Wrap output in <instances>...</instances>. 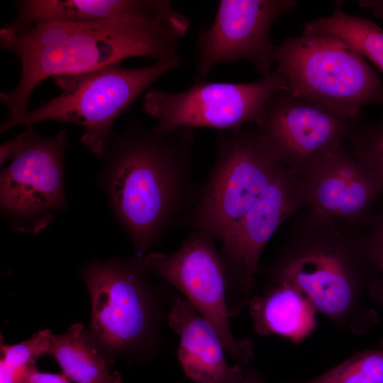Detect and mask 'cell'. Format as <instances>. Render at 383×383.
<instances>
[{"instance_id":"obj_19","label":"cell","mask_w":383,"mask_h":383,"mask_svg":"<svg viewBox=\"0 0 383 383\" xmlns=\"http://www.w3.org/2000/svg\"><path fill=\"white\" fill-rule=\"evenodd\" d=\"M341 4L336 3L330 16L306 24L303 33L330 34L340 38L383 71V29L369 19L345 13Z\"/></svg>"},{"instance_id":"obj_23","label":"cell","mask_w":383,"mask_h":383,"mask_svg":"<svg viewBox=\"0 0 383 383\" xmlns=\"http://www.w3.org/2000/svg\"><path fill=\"white\" fill-rule=\"evenodd\" d=\"M367 226L365 237L372 269L368 296L383 306V210L373 215Z\"/></svg>"},{"instance_id":"obj_16","label":"cell","mask_w":383,"mask_h":383,"mask_svg":"<svg viewBox=\"0 0 383 383\" xmlns=\"http://www.w3.org/2000/svg\"><path fill=\"white\" fill-rule=\"evenodd\" d=\"M249 312L255 332L263 336L276 335L299 343L316 327L318 313L309 298L285 282H266L261 293L255 294Z\"/></svg>"},{"instance_id":"obj_17","label":"cell","mask_w":383,"mask_h":383,"mask_svg":"<svg viewBox=\"0 0 383 383\" xmlns=\"http://www.w3.org/2000/svg\"><path fill=\"white\" fill-rule=\"evenodd\" d=\"M146 0H18L9 22L23 26L45 21L89 22L121 17L140 9Z\"/></svg>"},{"instance_id":"obj_7","label":"cell","mask_w":383,"mask_h":383,"mask_svg":"<svg viewBox=\"0 0 383 383\" xmlns=\"http://www.w3.org/2000/svg\"><path fill=\"white\" fill-rule=\"evenodd\" d=\"M277 70L295 98L354 119L368 104H383V85L365 57L330 34H306L276 46Z\"/></svg>"},{"instance_id":"obj_4","label":"cell","mask_w":383,"mask_h":383,"mask_svg":"<svg viewBox=\"0 0 383 383\" xmlns=\"http://www.w3.org/2000/svg\"><path fill=\"white\" fill-rule=\"evenodd\" d=\"M142 257L94 261L82 272L91 296L85 333L110 366L118 356L139 362L162 346L167 289L151 282Z\"/></svg>"},{"instance_id":"obj_20","label":"cell","mask_w":383,"mask_h":383,"mask_svg":"<svg viewBox=\"0 0 383 383\" xmlns=\"http://www.w3.org/2000/svg\"><path fill=\"white\" fill-rule=\"evenodd\" d=\"M51 331L41 330L26 341L1 345L0 383H23L37 359L47 354Z\"/></svg>"},{"instance_id":"obj_9","label":"cell","mask_w":383,"mask_h":383,"mask_svg":"<svg viewBox=\"0 0 383 383\" xmlns=\"http://www.w3.org/2000/svg\"><path fill=\"white\" fill-rule=\"evenodd\" d=\"M20 135L11 162L1 172L0 204L15 231L35 234L67 209L63 173L68 138L65 130L43 137L33 125Z\"/></svg>"},{"instance_id":"obj_5","label":"cell","mask_w":383,"mask_h":383,"mask_svg":"<svg viewBox=\"0 0 383 383\" xmlns=\"http://www.w3.org/2000/svg\"><path fill=\"white\" fill-rule=\"evenodd\" d=\"M179 56L137 68L121 63L89 72L53 78L62 91L12 121H4L0 132L44 121L77 124L84 128L81 142L96 156L108 152L114 122L158 79L177 68Z\"/></svg>"},{"instance_id":"obj_21","label":"cell","mask_w":383,"mask_h":383,"mask_svg":"<svg viewBox=\"0 0 383 383\" xmlns=\"http://www.w3.org/2000/svg\"><path fill=\"white\" fill-rule=\"evenodd\" d=\"M300 383H383V338L377 348L360 352L317 377Z\"/></svg>"},{"instance_id":"obj_8","label":"cell","mask_w":383,"mask_h":383,"mask_svg":"<svg viewBox=\"0 0 383 383\" xmlns=\"http://www.w3.org/2000/svg\"><path fill=\"white\" fill-rule=\"evenodd\" d=\"M287 90L285 79L276 70L249 83L197 81L179 92L151 89L144 96L143 107L157 121L152 128L157 132L194 128L223 131L248 123L260 126L270 101Z\"/></svg>"},{"instance_id":"obj_15","label":"cell","mask_w":383,"mask_h":383,"mask_svg":"<svg viewBox=\"0 0 383 383\" xmlns=\"http://www.w3.org/2000/svg\"><path fill=\"white\" fill-rule=\"evenodd\" d=\"M167 318L179 337L177 358L187 378L195 383H235L243 376V366L228 365L216 329L185 298H173Z\"/></svg>"},{"instance_id":"obj_13","label":"cell","mask_w":383,"mask_h":383,"mask_svg":"<svg viewBox=\"0 0 383 383\" xmlns=\"http://www.w3.org/2000/svg\"><path fill=\"white\" fill-rule=\"evenodd\" d=\"M354 121L283 91L270 101L257 126L285 165L303 177L343 148Z\"/></svg>"},{"instance_id":"obj_24","label":"cell","mask_w":383,"mask_h":383,"mask_svg":"<svg viewBox=\"0 0 383 383\" xmlns=\"http://www.w3.org/2000/svg\"><path fill=\"white\" fill-rule=\"evenodd\" d=\"M63 374L41 372L35 366L26 376L23 383H70Z\"/></svg>"},{"instance_id":"obj_14","label":"cell","mask_w":383,"mask_h":383,"mask_svg":"<svg viewBox=\"0 0 383 383\" xmlns=\"http://www.w3.org/2000/svg\"><path fill=\"white\" fill-rule=\"evenodd\" d=\"M302 178L306 206L331 222L360 232L383 194L377 178L343 148Z\"/></svg>"},{"instance_id":"obj_12","label":"cell","mask_w":383,"mask_h":383,"mask_svg":"<svg viewBox=\"0 0 383 383\" xmlns=\"http://www.w3.org/2000/svg\"><path fill=\"white\" fill-rule=\"evenodd\" d=\"M291 0H221L211 26L198 35L196 70L205 77L216 65L245 60L263 76L272 73L276 46L270 28L280 14L294 8Z\"/></svg>"},{"instance_id":"obj_1","label":"cell","mask_w":383,"mask_h":383,"mask_svg":"<svg viewBox=\"0 0 383 383\" xmlns=\"http://www.w3.org/2000/svg\"><path fill=\"white\" fill-rule=\"evenodd\" d=\"M189 23L172 1L146 0L140 9L112 19L4 25L1 48L13 53L21 63L17 85L0 94L8 111L5 121L28 111L33 91L48 77L89 72L130 57L158 61L178 57Z\"/></svg>"},{"instance_id":"obj_11","label":"cell","mask_w":383,"mask_h":383,"mask_svg":"<svg viewBox=\"0 0 383 383\" xmlns=\"http://www.w3.org/2000/svg\"><path fill=\"white\" fill-rule=\"evenodd\" d=\"M306 206L302 178L286 166L221 242L228 274L227 302L231 318L240 315L256 292L266 245L283 223Z\"/></svg>"},{"instance_id":"obj_6","label":"cell","mask_w":383,"mask_h":383,"mask_svg":"<svg viewBox=\"0 0 383 383\" xmlns=\"http://www.w3.org/2000/svg\"><path fill=\"white\" fill-rule=\"evenodd\" d=\"M286 166L257 126L220 131L213 166L181 225L221 242Z\"/></svg>"},{"instance_id":"obj_25","label":"cell","mask_w":383,"mask_h":383,"mask_svg":"<svg viewBox=\"0 0 383 383\" xmlns=\"http://www.w3.org/2000/svg\"><path fill=\"white\" fill-rule=\"evenodd\" d=\"M235 383H267L258 372L253 368L244 370L243 376Z\"/></svg>"},{"instance_id":"obj_22","label":"cell","mask_w":383,"mask_h":383,"mask_svg":"<svg viewBox=\"0 0 383 383\" xmlns=\"http://www.w3.org/2000/svg\"><path fill=\"white\" fill-rule=\"evenodd\" d=\"M346 139L348 152L377 178L383 189V125L365 131L355 127Z\"/></svg>"},{"instance_id":"obj_18","label":"cell","mask_w":383,"mask_h":383,"mask_svg":"<svg viewBox=\"0 0 383 383\" xmlns=\"http://www.w3.org/2000/svg\"><path fill=\"white\" fill-rule=\"evenodd\" d=\"M47 354L53 357L62 374L75 383H122V376L111 372L109 365L90 343L80 323L73 324L67 332L49 338Z\"/></svg>"},{"instance_id":"obj_10","label":"cell","mask_w":383,"mask_h":383,"mask_svg":"<svg viewBox=\"0 0 383 383\" xmlns=\"http://www.w3.org/2000/svg\"><path fill=\"white\" fill-rule=\"evenodd\" d=\"M216 240L192 231L172 254L152 252L143 264L150 273L177 289L218 331L226 352L240 366L255 357L252 343L234 336L227 302L228 274Z\"/></svg>"},{"instance_id":"obj_3","label":"cell","mask_w":383,"mask_h":383,"mask_svg":"<svg viewBox=\"0 0 383 383\" xmlns=\"http://www.w3.org/2000/svg\"><path fill=\"white\" fill-rule=\"evenodd\" d=\"M259 275L298 288L339 330L362 335L379 323L365 303L372 278L365 233L340 226L306 206Z\"/></svg>"},{"instance_id":"obj_2","label":"cell","mask_w":383,"mask_h":383,"mask_svg":"<svg viewBox=\"0 0 383 383\" xmlns=\"http://www.w3.org/2000/svg\"><path fill=\"white\" fill-rule=\"evenodd\" d=\"M194 143L191 128L162 133L135 120L113 135L104 184L135 257L181 225L192 208L199 186L192 176Z\"/></svg>"}]
</instances>
